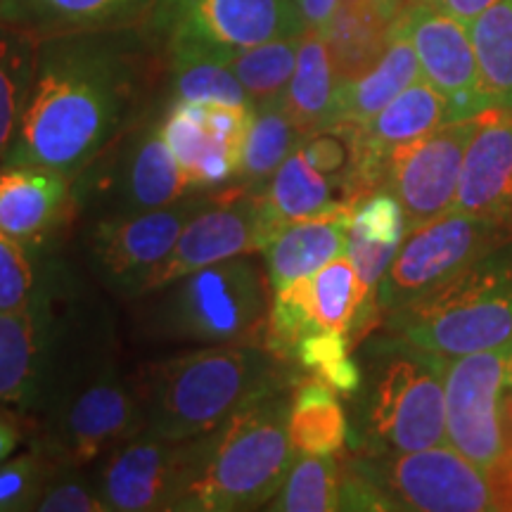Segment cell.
Instances as JSON below:
<instances>
[{
	"label": "cell",
	"mask_w": 512,
	"mask_h": 512,
	"mask_svg": "<svg viewBox=\"0 0 512 512\" xmlns=\"http://www.w3.org/2000/svg\"><path fill=\"white\" fill-rule=\"evenodd\" d=\"M266 510L280 512H330L339 510V465L332 456L297 453Z\"/></svg>",
	"instance_id": "obj_36"
},
{
	"label": "cell",
	"mask_w": 512,
	"mask_h": 512,
	"mask_svg": "<svg viewBox=\"0 0 512 512\" xmlns=\"http://www.w3.org/2000/svg\"><path fill=\"white\" fill-rule=\"evenodd\" d=\"M74 178L41 164L0 166V230L43 245L76 204Z\"/></svg>",
	"instance_id": "obj_21"
},
{
	"label": "cell",
	"mask_w": 512,
	"mask_h": 512,
	"mask_svg": "<svg viewBox=\"0 0 512 512\" xmlns=\"http://www.w3.org/2000/svg\"><path fill=\"white\" fill-rule=\"evenodd\" d=\"M157 0H0V22L36 38L114 31L138 22Z\"/></svg>",
	"instance_id": "obj_24"
},
{
	"label": "cell",
	"mask_w": 512,
	"mask_h": 512,
	"mask_svg": "<svg viewBox=\"0 0 512 512\" xmlns=\"http://www.w3.org/2000/svg\"><path fill=\"white\" fill-rule=\"evenodd\" d=\"M24 439V418L22 415L0 408V463L17 453Z\"/></svg>",
	"instance_id": "obj_43"
},
{
	"label": "cell",
	"mask_w": 512,
	"mask_h": 512,
	"mask_svg": "<svg viewBox=\"0 0 512 512\" xmlns=\"http://www.w3.org/2000/svg\"><path fill=\"white\" fill-rule=\"evenodd\" d=\"M171 102H226L254 107L228 62L221 55L202 50L171 53Z\"/></svg>",
	"instance_id": "obj_34"
},
{
	"label": "cell",
	"mask_w": 512,
	"mask_h": 512,
	"mask_svg": "<svg viewBox=\"0 0 512 512\" xmlns=\"http://www.w3.org/2000/svg\"><path fill=\"white\" fill-rule=\"evenodd\" d=\"M453 209L512 228V110L479 112Z\"/></svg>",
	"instance_id": "obj_20"
},
{
	"label": "cell",
	"mask_w": 512,
	"mask_h": 512,
	"mask_svg": "<svg viewBox=\"0 0 512 512\" xmlns=\"http://www.w3.org/2000/svg\"><path fill=\"white\" fill-rule=\"evenodd\" d=\"M448 358L394 335L368 351L361 427L368 453H403L448 444Z\"/></svg>",
	"instance_id": "obj_7"
},
{
	"label": "cell",
	"mask_w": 512,
	"mask_h": 512,
	"mask_svg": "<svg viewBox=\"0 0 512 512\" xmlns=\"http://www.w3.org/2000/svg\"><path fill=\"white\" fill-rule=\"evenodd\" d=\"M268 240L271 230L266 226L261 195L235 183L230 190L211 195V200L192 216L169 256L147 275L138 297L200 268L264 252Z\"/></svg>",
	"instance_id": "obj_15"
},
{
	"label": "cell",
	"mask_w": 512,
	"mask_h": 512,
	"mask_svg": "<svg viewBox=\"0 0 512 512\" xmlns=\"http://www.w3.org/2000/svg\"><path fill=\"white\" fill-rule=\"evenodd\" d=\"M494 510H512V448L505 446L494 463L484 470Z\"/></svg>",
	"instance_id": "obj_41"
},
{
	"label": "cell",
	"mask_w": 512,
	"mask_h": 512,
	"mask_svg": "<svg viewBox=\"0 0 512 512\" xmlns=\"http://www.w3.org/2000/svg\"><path fill=\"white\" fill-rule=\"evenodd\" d=\"M304 133L285 112L283 102L254 105L245 150H242L238 185L249 192H261L287 157L302 145Z\"/></svg>",
	"instance_id": "obj_31"
},
{
	"label": "cell",
	"mask_w": 512,
	"mask_h": 512,
	"mask_svg": "<svg viewBox=\"0 0 512 512\" xmlns=\"http://www.w3.org/2000/svg\"><path fill=\"white\" fill-rule=\"evenodd\" d=\"M254 254L171 280L133 299L136 335L166 344H264L268 294Z\"/></svg>",
	"instance_id": "obj_5"
},
{
	"label": "cell",
	"mask_w": 512,
	"mask_h": 512,
	"mask_svg": "<svg viewBox=\"0 0 512 512\" xmlns=\"http://www.w3.org/2000/svg\"><path fill=\"white\" fill-rule=\"evenodd\" d=\"M477 126L479 114L446 121L422 138L389 152L384 188L401 202L406 230L453 209L467 145Z\"/></svg>",
	"instance_id": "obj_17"
},
{
	"label": "cell",
	"mask_w": 512,
	"mask_h": 512,
	"mask_svg": "<svg viewBox=\"0 0 512 512\" xmlns=\"http://www.w3.org/2000/svg\"><path fill=\"white\" fill-rule=\"evenodd\" d=\"M354 463L382 491L392 510H494L482 467L448 444L403 453H368Z\"/></svg>",
	"instance_id": "obj_12"
},
{
	"label": "cell",
	"mask_w": 512,
	"mask_h": 512,
	"mask_svg": "<svg viewBox=\"0 0 512 512\" xmlns=\"http://www.w3.org/2000/svg\"><path fill=\"white\" fill-rule=\"evenodd\" d=\"M41 38L0 22V164L8 157L34 86Z\"/></svg>",
	"instance_id": "obj_32"
},
{
	"label": "cell",
	"mask_w": 512,
	"mask_h": 512,
	"mask_svg": "<svg viewBox=\"0 0 512 512\" xmlns=\"http://www.w3.org/2000/svg\"><path fill=\"white\" fill-rule=\"evenodd\" d=\"M415 0H354L337 10L323 34L337 81L347 83L373 69L389 48Z\"/></svg>",
	"instance_id": "obj_22"
},
{
	"label": "cell",
	"mask_w": 512,
	"mask_h": 512,
	"mask_svg": "<svg viewBox=\"0 0 512 512\" xmlns=\"http://www.w3.org/2000/svg\"><path fill=\"white\" fill-rule=\"evenodd\" d=\"M349 235L375 242V245L401 247L403 235H406V214L394 192L382 188L358 202L351 214Z\"/></svg>",
	"instance_id": "obj_39"
},
{
	"label": "cell",
	"mask_w": 512,
	"mask_h": 512,
	"mask_svg": "<svg viewBox=\"0 0 512 512\" xmlns=\"http://www.w3.org/2000/svg\"><path fill=\"white\" fill-rule=\"evenodd\" d=\"M254 107L226 102H171L159 133L195 190L238 181Z\"/></svg>",
	"instance_id": "obj_16"
},
{
	"label": "cell",
	"mask_w": 512,
	"mask_h": 512,
	"mask_svg": "<svg viewBox=\"0 0 512 512\" xmlns=\"http://www.w3.org/2000/svg\"><path fill=\"white\" fill-rule=\"evenodd\" d=\"M259 195L271 238L287 223L309 219L335 207H349L337 185L306 159L302 147L285 159Z\"/></svg>",
	"instance_id": "obj_26"
},
{
	"label": "cell",
	"mask_w": 512,
	"mask_h": 512,
	"mask_svg": "<svg viewBox=\"0 0 512 512\" xmlns=\"http://www.w3.org/2000/svg\"><path fill=\"white\" fill-rule=\"evenodd\" d=\"M351 342L347 335L320 330L304 337L294 351V361L306 373L320 377L335 389L337 394L351 396L361 389L363 373L351 358Z\"/></svg>",
	"instance_id": "obj_37"
},
{
	"label": "cell",
	"mask_w": 512,
	"mask_h": 512,
	"mask_svg": "<svg viewBox=\"0 0 512 512\" xmlns=\"http://www.w3.org/2000/svg\"><path fill=\"white\" fill-rule=\"evenodd\" d=\"M389 330L444 358L512 344V240L389 313Z\"/></svg>",
	"instance_id": "obj_6"
},
{
	"label": "cell",
	"mask_w": 512,
	"mask_h": 512,
	"mask_svg": "<svg viewBox=\"0 0 512 512\" xmlns=\"http://www.w3.org/2000/svg\"><path fill=\"white\" fill-rule=\"evenodd\" d=\"M192 472L195 439L171 441L143 430L93 467V484L107 512L181 510Z\"/></svg>",
	"instance_id": "obj_13"
},
{
	"label": "cell",
	"mask_w": 512,
	"mask_h": 512,
	"mask_svg": "<svg viewBox=\"0 0 512 512\" xmlns=\"http://www.w3.org/2000/svg\"><path fill=\"white\" fill-rule=\"evenodd\" d=\"M290 441L294 453L335 456L347 441V413L328 382L311 375L290 396Z\"/></svg>",
	"instance_id": "obj_30"
},
{
	"label": "cell",
	"mask_w": 512,
	"mask_h": 512,
	"mask_svg": "<svg viewBox=\"0 0 512 512\" xmlns=\"http://www.w3.org/2000/svg\"><path fill=\"white\" fill-rule=\"evenodd\" d=\"M294 5H297L306 29L323 31L330 19L337 15V10L342 8L344 0H294Z\"/></svg>",
	"instance_id": "obj_42"
},
{
	"label": "cell",
	"mask_w": 512,
	"mask_h": 512,
	"mask_svg": "<svg viewBox=\"0 0 512 512\" xmlns=\"http://www.w3.org/2000/svg\"><path fill=\"white\" fill-rule=\"evenodd\" d=\"M69 275L43 245L0 230V311L29 309L69 297Z\"/></svg>",
	"instance_id": "obj_28"
},
{
	"label": "cell",
	"mask_w": 512,
	"mask_h": 512,
	"mask_svg": "<svg viewBox=\"0 0 512 512\" xmlns=\"http://www.w3.org/2000/svg\"><path fill=\"white\" fill-rule=\"evenodd\" d=\"M498 418H501L503 448L505 446L512 448V370H510V363H508V370H505V377H503L501 403H498Z\"/></svg>",
	"instance_id": "obj_45"
},
{
	"label": "cell",
	"mask_w": 512,
	"mask_h": 512,
	"mask_svg": "<svg viewBox=\"0 0 512 512\" xmlns=\"http://www.w3.org/2000/svg\"><path fill=\"white\" fill-rule=\"evenodd\" d=\"M467 29L486 95L494 107L512 110V0H498Z\"/></svg>",
	"instance_id": "obj_33"
},
{
	"label": "cell",
	"mask_w": 512,
	"mask_h": 512,
	"mask_svg": "<svg viewBox=\"0 0 512 512\" xmlns=\"http://www.w3.org/2000/svg\"><path fill=\"white\" fill-rule=\"evenodd\" d=\"M337 74L332 67L328 43L320 31L306 29L299 41L297 67L283 95V107L304 136L335 124L337 119Z\"/></svg>",
	"instance_id": "obj_27"
},
{
	"label": "cell",
	"mask_w": 512,
	"mask_h": 512,
	"mask_svg": "<svg viewBox=\"0 0 512 512\" xmlns=\"http://www.w3.org/2000/svg\"><path fill=\"white\" fill-rule=\"evenodd\" d=\"M418 55L422 79L444 95L453 119H467L494 107L484 91L470 29L448 12L415 0L401 22Z\"/></svg>",
	"instance_id": "obj_19"
},
{
	"label": "cell",
	"mask_w": 512,
	"mask_h": 512,
	"mask_svg": "<svg viewBox=\"0 0 512 512\" xmlns=\"http://www.w3.org/2000/svg\"><path fill=\"white\" fill-rule=\"evenodd\" d=\"M403 22V19H401ZM422 79L418 55L399 24L396 34L373 69L354 81L337 86V119L351 124H368L396 95Z\"/></svg>",
	"instance_id": "obj_25"
},
{
	"label": "cell",
	"mask_w": 512,
	"mask_h": 512,
	"mask_svg": "<svg viewBox=\"0 0 512 512\" xmlns=\"http://www.w3.org/2000/svg\"><path fill=\"white\" fill-rule=\"evenodd\" d=\"M93 332H83L46 411L36 420L34 439L53 463L83 470L145 430L136 380L121 373L110 335Z\"/></svg>",
	"instance_id": "obj_3"
},
{
	"label": "cell",
	"mask_w": 512,
	"mask_h": 512,
	"mask_svg": "<svg viewBox=\"0 0 512 512\" xmlns=\"http://www.w3.org/2000/svg\"><path fill=\"white\" fill-rule=\"evenodd\" d=\"M53 460L31 444L29 451L0 463V512L36 510L38 498L46 489Z\"/></svg>",
	"instance_id": "obj_38"
},
{
	"label": "cell",
	"mask_w": 512,
	"mask_h": 512,
	"mask_svg": "<svg viewBox=\"0 0 512 512\" xmlns=\"http://www.w3.org/2000/svg\"><path fill=\"white\" fill-rule=\"evenodd\" d=\"M425 3H432L434 8L448 12V15L470 27L484 10H489L498 0H425Z\"/></svg>",
	"instance_id": "obj_44"
},
{
	"label": "cell",
	"mask_w": 512,
	"mask_h": 512,
	"mask_svg": "<svg viewBox=\"0 0 512 512\" xmlns=\"http://www.w3.org/2000/svg\"><path fill=\"white\" fill-rule=\"evenodd\" d=\"M508 240L512 228L456 209L406 230L377 287V309L387 316L403 309Z\"/></svg>",
	"instance_id": "obj_8"
},
{
	"label": "cell",
	"mask_w": 512,
	"mask_h": 512,
	"mask_svg": "<svg viewBox=\"0 0 512 512\" xmlns=\"http://www.w3.org/2000/svg\"><path fill=\"white\" fill-rule=\"evenodd\" d=\"M351 214L354 207H335L280 228L261 252L271 292L313 275L347 254Z\"/></svg>",
	"instance_id": "obj_23"
},
{
	"label": "cell",
	"mask_w": 512,
	"mask_h": 512,
	"mask_svg": "<svg viewBox=\"0 0 512 512\" xmlns=\"http://www.w3.org/2000/svg\"><path fill=\"white\" fill-rule=\"evenodd\" d=\"M76 178V204L91 200L102 214L100 219L159 209L192 192H202L192 188L178 169L169 145L159 133V124L138 128L114 150L107 147Z\"/></svg>",
	"instance_id": "obj_11"
},
{
	"label": "cell",
	"mask_w": 512,
	"mask_h": 512,
	"mask_svg": "<svg viewBox=\"0 0 512 512\" xmlns=\"http://www.w3.org/2000/svg\"><path fill=\"white\" fill-rule=\"evenodd\" d=\"M285 387L264 344H219L150 363L136 377L145 430L171 441L214 432L240 408Z\"/></svg>",
	"instance_id": "obj_2"
},
{
	"label": "cell",
	"mask_w": 512,
	"mask_h": 512,
	"mask_svg": "<svg viewBox=\"0 0 512 512\" xmlns=\"http://www.w3.org/2000/svg\"><path fill=\"white\" fill-rule=\"evenodd\" d=\"M211 195V190L192 192L166 207L98 219L88 238L95 275L112 292L136 299L147 275L169 256L183 228Z\"/></svg>",
	"instance_id": "obj_14"
},
{
	"label": "cell",
	"mask_w": 512,
	"mask_h": 512,
	"mask_svg": "<svg viewBox=\"0 0 512 512\" xmlns=\"http://www.w3.org/2000/svg\"><path fill=\"white\" fill-rule=\"evenodd\" d=\"M508 347L475 351L446 363V439L448 446L486 470L503 451L501 387L510 363Z\"/></svg>",
	"instance_id": "obj_18"
},
{
	"label": "cell",
	"mask_w": 512,
	"mask_h": 512,
	"mask_svg": "<svg viewBox=\"0 0 512 512\" xmlns=\"http://www.w3.org/2000/svg\"><path fill=\"white\" fill-rule=\"evenodd\" d=\"M150 29L174 50L228 55L278 38L302 36L294 0H157Z\"/></svg>",
	"instance_id": "obj_10"
},
{
	"label": "cell",
	"mask_w": 512,
	"mask_h": 512,
	"mask_svg": "<svg viewBox=\"0 0 512 512\" xmlns=\"http://www.w3.org/2000/svg\"><path fill=\"white\" fill-rule=\"evenodd\" d=\"M446 121H456L446 98L425 79H420L396 95L368 124H363V136L370 150L387 162V155L394 147L418 140Z\"/></svg>",
	"instance_id": "obj_29"
},
{
	"label": "cell",
	"mask_w": 512,
	"mask_h": 512,
	"mask_svg": "<svg viewBox=\"0 0 512 512\" xmlns=\"http://www.w3.org/2000/svg\"><path fill=\"white\" fill-rule=\"evenodd\" d=\"M38 512H107L88 470L53 463L48 484L36 503Z\"/></svg>",
	"instance_id": "obj_40"
},
{
	"label": "cell",
	"mask_w": 512,
	"mask_h": 512,
	"mask_svg": "<svg viewBox=\"0 0 512 512\" xmlns=\"http://www.w3.org/2000/svg\"><path fill=\"white\" fill-rule=\"evenodd\" d=\"M299 41L302 36L278 38L226 57L228 67L240 79L252 105L283 100L297 67Z\"/></svg>",
	"instance_id": "obj_35"
},
{
	"label": "cell",
	"mask_w": 512,
	"mask_h": 512,
	"mask_svg": "<svg viewBox=\"0 0 512 512\" xmlns=\"http://www.w3.org/2000/svg\"><path fill=\"white\" fill-rule=\"evenodd\" d=\"M60 302L0 311V408L38 420L79 347L83 332Z\"/></svg>",
	"instance_id": "obj_9"
},
{
	"label": "cell",
	"mask_w": 512,
	"mask_h": 512,
	"mask_svg": "<svg viewBox=\"0 0 512 512\" xmlns=\"http://www.w3.org/2000/svg\"><path fill=\"white\" fill-rule=\"evenodd\" d=\"M136 95L138 55L124 29L41 38L27 110L3 164L76 178L124 133Z\"/></svg>",
	"instance_id": "obj_1"
},
{
	"label": "cell",
	"mask_w": 512,
	"mask_h": 512,
	"mask_svg": "<svg viewBox=\"0 0 512 512\" xmlns=\"http://www.w3.org/2000/svg\"><path fill=\"white\" fill-rule=\"evenodd\" d=\"M290 396L283 389L240 408L214 432L195 437V472L181 510L266 508L294 463Z\"/></svg>",
	"instance_id": "obj_4"
}]
</instances>
